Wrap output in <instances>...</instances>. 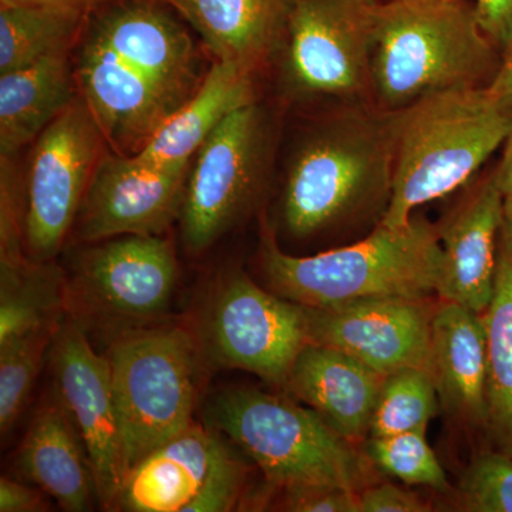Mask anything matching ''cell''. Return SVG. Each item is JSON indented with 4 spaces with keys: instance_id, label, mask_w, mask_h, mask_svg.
Listing matches in <instances>:
<instances>
[{
    "instance_id": "6da1fadb",
    "label": "cell",
    "mask_w": 512,
    "mask_h": 512,
    "mask_svg": "<svg viewBox=\"0 0 512 512\" xmlns=\"http://www.w3.org/2000/svg\"><path fill=\"white\" fill-rule=\"evenodd\" d=\"M167 0H103L82 29L76 82L104 140L134 156L200 89L205 74Z\"/></svg>"
},
{
    "instance_id": "7a4b0ae2",
    "label": "cell",
    "mask_w": 512,
    "mask_h": 512,
    "mask_svg": "<svg viewBox=\"0 0 512 512\" xmlns=\"http://www.w3.org/2000/svg\"><path fill=\"white\" fill-rule=\"evenodd\" d=\"M512 131V99L487 86L430 94L394 111L392 190L380 225L409 224L420 205L466 184Z\"/></svg>"
},
{
    "instance_id": "3957f363",
    "label": "cell",
    "mask_w": 512,
    "mask_h": 512,
    "mask_svg": "<svg viewBox=\"0 0 512 512\" xmlns=\"http://www.w3.org/2000/svg\"><path fill=\"white\" fill-rule=\"evenodd\" d=\"M468 0H389L376 10L370 90L394 113L444 90L491 82L501 57Z\"/></svg>"
},
{
    "instance_id": "277c9868",
    "label": "cell",
    "mask_w": 512,
    "mask_h": 512,
    "mask_svg": "<svg viewBox=\"0 0 512 512\" xmlns=\"http://www.w3.org/2000/svg\"><path fill=\"white\" fill-rule=\"evenodd\" d=\"M441 232L423 220L399 228L377 225L349 247L312 256L285 254L262 232L261 265L272 291L306 308H332L366 299H423L437 292Z\"/></svg>"
},
{
    "instance_id": "5b68a950",
    "label": "cell",
    "mask_w": 512,
    "mask_h": 512,
    "mask_svg": "<svg viewBox=\"0 0 512 512\" xmlns=\"http://www.w3.org/2000/svg\"><path fill=\"white\" fill-rule=\"evenodd\" d=\"M208 426L220 431L281 490H359L363 466L348 440L313 409L254 387H225L205 407Z\"/></svg>"
},
{
    "instance_id": "8992f818",
    "label": "cell",
    "mask_w": 512,
    "mask_h": 512,
    "mask_svg": "<svg viewBox=\"0 0 512 512\" xmlns=\"http://www.w3.org/2000/svg\"><path fill=\"white\" fill-rule=\"evenodd\" d=\"M394 113L346 116L319 128L299 147L286 175L284 221L292 235L312 237L389 202Z\"/></svg>"
},
{
    "instance_id": "52a82bcc",
    "label": "cell",
    "mask_w": 512,
    "mask_h": 512,
    "mask_svg": "<svg viewBox=\"0 0 512 512\" xmlns=\"http://www.w3.org/2000/svg\"><path fill=\"white\" fill-rule=\"evenodd\" d=\"M202 350L184 326L126 330L107 346L127 474L147 454L191 427Z\"/></svg>"
},
{
    "instance_id": "ba28073f",
    "label": "cell",
    "mask_w": 512,
    "mask_h": 512,
    "mask_svg": "<svg viewBox=\"0 0 512 512\" xmlns=\"http://www.w3.org/2000/svg\"><path fill=\"white\" fill-rule=\"evenodd\" d=\"M178 278L173 244L161 235H123L84 251L67 276V313L80 325L126 330L167 315Z\"/></svg>"
},
{
    "instance_id": "9c48e42d",
    "label": "cell",
    "mask_w": 512,
    "mask_h": 512,
    "mask_svg": "<svg viewBox=\"0 0 512 512\" xmlns=\"http://www.w3.org/2000/svg\"><path fill=\"white\" fill-rule=\"evenodd\" d=\"M198 333L215 365L239 369L286 386L299 353L311 343L305 306L259 288L231 271L215 282Z\"/></svg>"
},
{
    "instance_id": "30bf717a",
    "label": "cell",
    "mask_w": 512,
    "mask_h": 512,
    "mask_svg": "<svg viewBox=\"0 0 512 512\" xmlns=\"http://www.w3.org/2000/svg\"><path fill=\"white\" fill-rule=\"evenodd\" d=\"M265 130L255 103L229 114L195 154L181 202V235L192 254L210 249L254 204Z\"/></svg>"
},
{
    "instance_id": "8fae6325",
    "label": "cell",
    "mask_w": 512,
    "mask_h": 512,
    "mask_svg": "<svg viewBox=\"0 0 512 512\" xmlns=\"http://www.w3.org/2000/svg\"><path fill=\"white\" fill-rule=\"evenodd\" d=\"M101 134L76 99L36 138L25 181V249L32 261L52 262L74 227L99 163Z\"/></svg>"
},
{
    "instance_id": "7c38bea8",
    "label": "cell",
    "mask_w": 512,
    "mask_h": 512,
    "mask_svg": "<svg viewBox=\"0 0 512 512\" xmlns=\"http://www.w3.org/2000/svg\"><path fill=\"white\" fill-rule=\"evenodd\" d=\"M376 0H291L285 74L295 92L352 97L370 89Z\"/></svg>"
},
{
    "instance_id": "4fadbf2b",
    "label": "cell",
    "mask_w": 512,
    "mask_h": 512,
    "mask_svg": "<svg viewBox=\"0 0 512 512\" xmlns=\"http://www.w3.org/2000/svg\"><path fill=\"white\" fill-rule=\"evenodd\" d=\"M49 359L57 390L86 448L97 500L113 510L127 466L109 360L94 352L86 330L69 313L56 330Z\"/></svg>"
},
{
    "instance_id": "5bb4252c",
    "label": "cell",
    "mask_w": 512,
    "mask_h": 512,
    "mask_svg": "<svg viewBox=\"0 0 512 512\" xmlns=\"http://www.w3.org/2000/svg\"><path fill=\"white\" fill-rule=\"evenodd\" d=\"M187 167H158L136 156L104 154L74 222L80 242L161 235L180 217Z\"/></svg>"
},
{
    "instance_id": "9a60e30c",
    "label": "cell",
    "mask_w": 512,
    "mask_h": 512,
    "mask_svg": "<svg viewBox=\"0 0 512 512\" xmlns=\"http://www.w3.org/2000/svg\"><path fill=\"white\" fill-rule=\"evenodd\" d=\"M421 299H366L306 308L309 340L342 350L380 375L429 372L431 316Z\"/></svg>"
},
{
    "instance_id": "2e32d148",
    "label": "cell",
    "mask_w": 512,
    "mask_h": 512,
    "mask_svg": "<svg viewBox=\"0 0 512 512\" xmlns=\"http://www.w3.org/2000/svg\"><path fill=\"white\" fill-rule=\"evenodd\" d=\"M504 195L491 174L441 231L443 261L437 293L446 302L485 313L494 296Z\"/></svg>"
},
{
    "instance_id": "e0dca14e",
    "label": "cell",
    "mask_w": 512,
    "mask_h": 512,
    "mask_svg": "<svg viewBox=\"0 0 512 512\" xmlns=\"http://www.w3.org/2000/svg\"><path fill=\"white\" fill-rule=\"evenodd\" d=\"M15 464L20 477L45 491L64 511L92 510L97 497L92 467L56 384L43 397Z\"/></svg>"
},
{
    "instance_id": "ac0fdd59",
    "label": "cell",
    "mask_w": 512,
    "mask_h": 512,
    "mask_svg": "<svg viewBox=\"0 0 512 512\" xmlns=\"http://www.w3.org/2000/svg\"><path fill=\"white\" fill-rule=\"evenodd\" d=\"M225 446L220 431L195 421L128 471L116 507L131 512H188Z\"/></svg>"
},
{
    "instance_id": "d6986e66",
    "label": "cell",
    "mask_w": 512,
    "mask_h": 512,
    "mask_svg": "<svg viewBox=\"0 0 512 512\" xmlns=\"http://www.w3.org/2000/svg\"><path fill=\"white\" fill-rule=\"evenodd\" d=\"M384 377L342 350L309 343L285 387L349 441L370 430Z\"/></svg>"
},
{
    "instance_id": "ffe728a7",
    "label": "cell",
    "mask_w": 512,
    "mask_h": 512,
    "mask_svg": "<svg viewBox=\"0 0 512 512\" xmlns=\"http://www.w3.org/2000/svg\"><path fill=\"white\" fill-rule=\"evenodd\" d=\"M429 373L461 419L487 427V332L483 315L446 302L431 316Z\"/></svg>"
},
{
    "instance_id": "44dd1931",
    "label": "cell",
    "mask_w": 512,
    "mask_h": 512,
    "mask_svg": "<svg viewBox=\"0 0 512 512\" xmlns=\"http://www.w3.org/2000/svg\"><path fill=\"white\" fill-rule=\"evenodd\" d=\"M218 62L254 72L285 39L291 0H167Z\"/></svg>"
},
{
    "instance_id": "7402d4cb",
    "label": "cell",
    "mask_w": 512,
    "mask_h": 512,
    "mask_svg": "<svg viewBox=\"0 0 512 512\" xmlns=\"http://www.w3.org/2000/svg\"><path fill=\"white\" fill-rule=\"evenodd\" d=\"M251 76L237 64L217 60L197 93L134 156L158 167L191 165L202 144L229 114L254 103Z\"/></svg>"
},
{
    "instance_id": "603a6c76",
    "label": "cell",
    "mask_w": 512,
    "mask_h": 512,
    "mask_svg": "<svg viewBox=\"0 0 512 512\" xmlns=\"http://www.w3.org/2000/svg\"><path fill=\"white\" fill-rule=\"evenodd\" d=\"M67 50L0 74V154L10 161L73 103Z\"/></svg>"
},
{
    "instance_id": "cb8c5ba5",
    "label": "cell",
    "mask_w": 512,
    "mask_h": 512,
    "mask_svg": "<svg viewBox=\"0 0 512 512\" xmlns=\"http://www.w3.org/2000/svg\"><path fill=\"white\" fill-rule=\"evenodd\" d=\"M487 332V427L512 456V235L503 224L498 241L494 296L483 313Z\"/></svg>"
},
{
    "instance_id": "d4e9b609",
    "label": "cell",
    "mask_w": 512,
    "mask_h": 512,
    "mask_svg": "<svg viewBox=\"0 0 512 512\" xmlns=\"http://www.w3.org/2000/svg\"><path fill=\"white\" fill-rule=\"evenodd\" d=\"M67 315V276L52 262H0V345Z\"/></svg>"
},
{
    "instance_id": "484cf974",
    "label": "cell",
    "mask_w": 512,
    "mask_h": 512,
    "mask_svg": "<svg viewBox=\"0 0 512 512\" xmlns=\"http://www.w3.org/2000/svg\"><path fill=\"white\" fill-rule=\"evenodd\" d=\"M87 15L64 6L0 5V74L67 50Z\"/></svg>"
},
{
    "instance_id": "4316f807",
    "label": "cell",
    "mask_w": 512,
    "mask_h": 512,
    "mask_svg": "<svg viewBox=\"0 0 512 512\" xmlns=\"http://www.w3.org/2000/svg\"><path fill=\"white\" fill-rule=\"evenodd\" d=\"M437 410V389L427 370L404 369L384 377L372 421V437L423 431Z\"/></svg>"
},
{
    "instance_id": "83f0119b",
    "label": "cell",
    "mask_w": 512,
    "mask_h": 512,
    "mask_svg": "<svg viewBox=\"0 0 512 512\" xmlns=\"http://www.w3.org/2000/svg\"><path fill=\"white\" fill-rule=\"evenodd\" d=\"M60 323L32 330L0 345V430L3 436L19 419Z\"/></svg>"
},
{
    "instance_id": "f1b7e54d",
    "label": "cell",
    "mask_w": 512,
    "mask_h": 512,
    "mask_svg": "<svg viewBox=\"0 0 512 512\" xmlns=\"http://www.w3.org/2000/svg\"><path fill=\"white\" fill-rule=\"evenodd\" d=\"M367 454L376 466L403 483L427 485L439 491L448 487L446 473L423 431L372 437Z\"/></svg>"
},
{
    "instance_id": "f546056e",
    "label": "cell",
    "mask_w": 512,
    "mask_h": 512,
    "mask_svg": "<svg viewBox=\"0 0 512 512\" xmlns=\"http://www.w3.org/2000/svg\"><path fill=\"white\" fill-rule=\"evenodd\" d=\"M464 508L471 512H512V456L504 451L478 454L460 483Z\"/></svg>"
},
{
    "instance_id": "4dcf8cb0",
    "label": "cell",
    "mask_w": 512,
    "mask_h": 512,
    "mask_svg": "<svg viewBox=\"0 0 512 512\" xmlns=\"http://www.w3.org/2000/svg\"><path fill=\"white\" fill-rule=\"evenodd\" d=\"M245 483V467L228 446L217 458L214 468L195 498L188 512H227L232 511L241 498Z\"/></svg>"
},
{
    "instance_id": "1f68e13d",
    "label": "cell",
    "mask_w": 512,
    "mask_h": 512,
    "mask_svg": "<svg viewBox=\"0 0 512 512\" xmlns=\"http://www.w3.org/2000/svg\"><path fill=\"white\" fill-rule=\"evenodd\" d=\"M282 510L292 512H359L357 493L345 488H305L284 493Z\"/></svg>"
},
{
    "instance_id": "d6a6232c",
    "label": "cell",
    "mask_w": 512,
    "mask_h": 512,
    "mask_svg": "<svg viewBox=\"0 0 512 512\" xmlns=\"http://www.w3.org/2000/svg\"><path fill=\"white\" fill-rule=\"evenodd\" d=\"M359 512H424L430 507L416 494L392 484H380L357 493Z\"/></svg>"
},
{
    "instance_id": "836d02e7",
    "label": "cell",
    "mask_w": 512,
    "mask_h": 512,
    "mask_svg": "<svg viewBox=\"0 0 512 512\" xmlns=\"http://www.w3.org/2000/svg\"><path fill=\"white\" fill-rule=\"evenodd\" d=\"M478 25L503 53L512 45V0H474Z\"/></svg>"
},
{
    "instance_id": "e575fe53",
    "label": "cell",
    "mask_w": 512,
    "mask_h": 512,
    "mask_svg": "<svg viewBox=\"0 0 512 512\" xmlns=\"http://www.w3.org/2000/svg\"><path fill=\"white\" fill-rule=\"evenodd\" d=\"M46 493L39 487L19 483L12 478L0 480V511L2 512H43L49 511Z\"/></svg>"
},
{
    "instance_id": "d590c367",
    "label": "cell",
    "mask_w": 512,
    "mask_h": 512,
    "mask_svg": "<svg viewBox=\"0 0 512 512\" xmlns=\"http://www.w3.org/2000/svg\"><path fill=\"white\" fill-rule=\"evenodd\" d=\"M487 87L497 96L512 99V45L504 50L500 66Z\"/></svg>"
},
{
    "instance_id": "8d00e7d4",
    "label": "cell",
    "mask_w": 512,
    "mask_h": 512,
    "mask_svg": "<svg viewBox=\"0 0 512 512\" xmlns=\"http://www.w3.org/2000/svg\"><path fill=\"white\" fill-rule=\"evenodd\" d=\"M503 147V157L493 175L498 190L503 192L504 197H507V195H512V131Z\"/></svg>"
},
{
    "instance_id": "74e56055",
    "label": "cell",
    "mask_w": 512,
    "mask_h": 512,
    "mask_svg": "<svg viewBox=\"0 0 512 512\" xmlns=\"http://www.w3.org/2000/svg\"><path fill=\"white\" fill-rule=\"evenodd\" d=\"M103 0H0V5L64 6L90 12Z\"/></svg>"
},
{
    "instance_id": "f35d334b",
    "label": "cell",
    "mask_w": 512,
    "mask_h": 512,
    "mask_svg": "<svg viewBox=\"0 0 512 512\" xmlns=\"http://www.w3.org/2000/svg\"><path fill=\"white\" fill-rule=\"evenodd\" d=\"M504 225L512 235V195L504 197Z\"/></svg>"
}]
</instances>
